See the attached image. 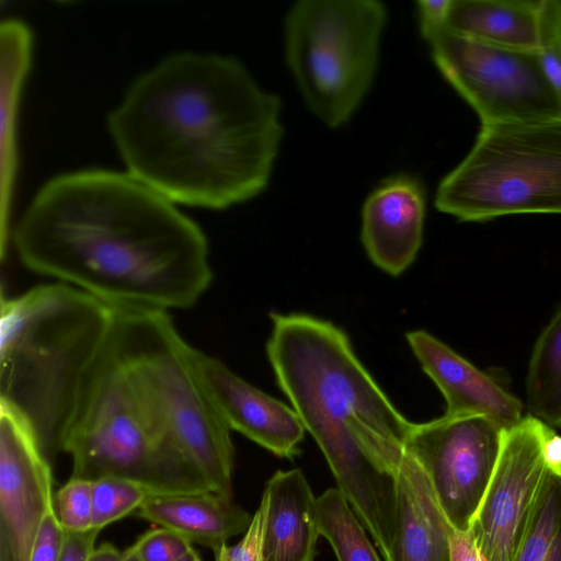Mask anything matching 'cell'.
Instances as JSON below:
<instances>
[{"mask_svg": "<svg viewBox=\"0 0 561 561\" xmlns=\"http://www.w3.org/2000/svg\"><path fill=\"white\" fill-rule=\"evenodd\" d=\"M280 110L237 58L178 51L131 81L106 127L131 178L175 205L221 210L266 188Z\"/></svg>", "mask_w": 561, "mask_h": 561, "instance_id": "6da1fadb", "label": "cell"}, {"mask_svg": "<svg viewBox=\"0 0 561 561\" xmlns=\"http://www.w3.org/2000/svg\"><path fill=\"white\" fill-rule=\"evenodd\" d=\"M10 240L30 272L115 308L188 309L213 280L199 225L126 172L92 168L47 180Z\"/></svg>", "mask_w": 561, "mask_h": 561, "instance_id": "7a4b0ae2", "label": "cell"}, {"mask_svg": "<svg viewBox=\"0 0 561 561\" xmlns=\"http://www.w3.org/2000/svg\"><path fill=\"white\" fill-rule=\"evenodd\" d=\"M266 351L276 381L383 560L397 525V477L412 422L391 403L333 323L272 313Z\"/></svg>", "mask_w": 561, "mask_h": 561, "instance_id": "3957f363", "label": "cell"}, {"mask_svg": "<svg viewBox=\"0 0 561 561\" xmlns=\"http://www.w3.org/2000/svg\"><path fill=\"white\" fill-rule=\"evenodd\" d=\"M115 320V307L60 282L1 295L0 405L23 419L50 462Z\"/></svg>", "mask_w": 561, "mask_h": 561, "instance_id": "277c9868", "label": "cell"}, {"mask_svg": "<svg viewBox=\"0 0 561 561\" xmlns=\"http://www.w3.org/2000/svg\"><path fill=\"white\" fill-rule=\"evenodd\" d=\"M61 451L71 477H121L151 494L210 492L160 423L111 340L91 373ZM213 492V491H211Z\"/></svg>", "mask_w": 561, "mask_h": 561, "instance_id": "5b68a950", "label": "cell"}, {"mask_svg": "<svg viewBox=\"0 0 561 561\" xmlns=\"http://www.w3.org/2000/svg\"><path fill=\"white\" fill-rule=\"evenodd\" d=\"M116 350L169 436L210 490L232 500L234 448L168 311L116 308Z\"/></svg>", "mask_w": 561, "mask_h": 561, "instance_id": "8992f818", "label": "cell"}, {"mask_svg": "<svg viewBox=\"0 0 561 561\" xmlns=\"http://www.w3.org/2000/svg\"><path fill=\"white\" fill-rule=\"evenodd\" d=\"M435 207L472 222L561 215V117L481 125L468 154L439 182Z\"/></svg>", "mask_w": 561, "mask_h": 561, "instance_id": "52a82bcc", "label": "cell"}, {"mask_svg": "<svg viewBox=\"0 0 561 561\" xmlns=\"http://www.w3.org/2000/svg\"><path fill=\"white\" fill-rule=\"evenodd\" d=\"M387 9L377 0H300L287 12L285 58L309 110L336 128L369 91Z\"/></svg>", "mask_w": 561, "mask_h": 561, "instance_id": "ba28073f", "label": "cell"}, {"mask_svg": "<svg viewBox=\"0 0 561 561\" xmlns=\"http://www.w3.org/2000/svg\"><path fill=\"white\" fill-rule=\"evenodd\" d=\"M422 36L438 71L474 110L481 125L561 117V102L536 51L493 46L446 27Z\"/></svg>", "mask_w": 561, "mask_h": 561, "instance_id": "9c48e42d", "label": "cell"}, {"mask_svg": "<svg viewBox=\"0 0 561 561\" xmlns=\"http://www.w3.org/2000/svg\"><path fill=\"white\" fill-rule=\"evenodd\" d=\"M479 415L413 423L407 450L424 471L450 526L470 529L493 476L503 431Z\"/></svg>", "mask_w": 561, "mask_h": 561, "instance_id": "30bf717a", "label": "cell"}, {"mask_svg": "<svg viewBox=\"0 0 561 561\" xmlns=\"http://www.w3.org/2000/svg\"><path fill=\"white\" fill-rule=\"evenodd\" d=\"M556 431L530 414L503 431L499 459L470 527L483 561H514L546 474L543 444Z\"/></svg>", "mask_w": 561, "mask_h": 561, "instance_id": "8fae6325", "label": "cell"}, {"mask_svg": "<svg viewBox=\"0 0 561 561\" xmlns=\"http://www.w3.org/2000/svg\"><path fill=\"white\" fill-rule=\"evenodd\" d=\"M54 507L51 462L23 419L0 405V545L11 561H28L41 523Z\"/></svg>", "mask_w": 561, "mask_h": 561, "instance_id": "7c38bea8", "label": "cell"}, {"mask_svg": "<svg viewBox=\"0 0 561 561\" xmlns=\"http://www.w3.org/2000/svg\"><path fill=\"white\" fill-rule=\"evenodd\" d=\"M199 376L220 415L237 431L274 455L300 453L305 427L295 410L253 387L221 360L195 348Z\"/></svg>", "mask_w": 561, "mask_h": 561, "instance_id": "4fadbf2b", "label": "cell"}, {"mask_svg": "<svg viewBox=\"0 0 561 561\" xmlns=\"http://www.w3.org/2000/svg\"><path fill=\"white\" fill-rule=\"evenodd\" d=\"M426 197L407 173L383 180L365 199L360 239L373 263L398 276L415 260L423 240Z\"/></svg>", "mask_w": 561, "mask_h": 561, "instance_id": "5bb4252c", "label": "cell"}, {"mask_svg": "<svg viewBox=\"0 0 561 561\" xmlns=\"http://www.w3.org/2000/svg\"><path fill=\"white\" fill-rule=\"evenodd\" d=\"M408 343L446 402V416L479 415L503 428L523 417L524 405L484 371L425 331L407 334Z\"/></svg>", "mask_w": 561, "mask_h": 561, "instance_id": "9a60e30c", "label": "cell"}, {"mask_svg": "<svg viewBox=\"0 0 561 561\" xmlns=\"http://www.w3.org/2000/svg\"><path fill=\"white\" fill-rule=\"evenodd\" d=\"M33 33L19 19L0 24V252L10 240L12 197L18 174V113L21 92L32 64Z\"/></svg>", "mask_w": 561, "mask_h": 561, "instance_id": "2e32d148", "label": "cell"}, {"mask_svg": "<svg viewBox=\"0 0 561 561\" xmlns=\"http://www.w3.org/2000/svg\"><path fill=\"white\" fill-rule=\"evenodd\" d=\"M263 561H313L320 536L317 497L300 469L277 470L266 482Z\"/></svg>", "mask_w": 561, "mask_h": 561, "instance_id": "e0dca14e", "label": "cell"}, {"mask_svg": "<svg viewBox=\"0 0 561 561\" xmlns=\"http://www.w3.org/2000/svg\"><path fill=\"white\" fill-rule=\"evenodd\" d=\"M450 524L422 468L409 454L397 477V525L387 561H450Z\"/></svg>", "mask_w": 561, "mask_h": 561, "instance_id": "ac0fdd59", "label": "cell"}, {"mask_svg": "<svg viewBox=\"0 0 561 561\" xmlns=\"http://www.w3.org/2000/svg\"><path fill=\"white\" fill-rule=\"evenodd\" d=\"M211 550L243 534L252 516L215 492L150 494L135 513Z\"/></svg>", "mask_w": 561, "mask_h": 561, "instance_id": "d6986e66", "label": "cell"}, {"mask_svg": "<svg viewBox=\"0 0 561 561\" xmlns=\"http://www.w3.org/2000/svg\"><path fill=\"white\" fill-rule=\"evenodd\" d=\"M541 0H451L446 28L493 46L537 51Z\"/></svg>", "mask_w": 561, "mask_h": 561, "instance_id": "ffe728a7", "label": "cell"}, {"mask_svg": "<svg viewBox=\"0 0 561 561\" xmlns=\"http://www.w3.org/2000/svg\"><path fill=\"white\" fill-rule=\"evenodd\" d=\"M525 389L528 414L561 427V305L534 345Z\"/></svg>", "mask_w": 561, "mask_h": 561, "instance_id": "44dd1931", "label": "cell"}, {"mask_svg": "<svg viewBox=\"0 0 561 561\" xmlns=\"http://www.w3.org/2000/svg\"><path fill=\"white\" fill-rule=\"evenodd\" d=\"M317 518L320 536L330 542L337 561H381L365 527L337 488L317 497Z\"/></svg>", "mask_w": 561, "mask_h": 561, "instance_id": "7402d4cb", "label": "cell"}, {"mask_svg": "<svg viewBox=\"0 0 561 561\" xmlns=\"http://www.w3.org/2000/svg\"><path fill=\"white\" fill-rule=\"evenodd\" d=\"M514 561H561V471L547 467Z\"/></svg>", "mask_w": 561, "mask_h": 561, "instance_id": "603a6c76", "label": "cell"}, {"mask_svg": "<svg viewBox=\"0 0 561 561\" xmlns=\"http://www.w3.org/2000/svg\"><path fill=\"white\" fill-rule=\"evenodd\" d=\"M150 494L142 485L121 477L92 480V527L101 530L136 513Z\"/></svg>", "mask_w": 561, "mask_h": 561, "instance_id": "cb8c5ba5", "label": "cell"}, {"mask_svg": "<svg viewBox=\"0 0 561 561\" xmlns=\"http://www.w3.org/2000/svg\"><path fill=\"white\" fill-rule=\"evenodd\" d=\"M541 70L561 102V1L541 0L540 43L536 51Z\"/></svg>", "mask_w": 561, "mask_h": 561, "instance_id": "d4e9b609", "label": "cell"}, {"mask_svg": "<svg viewBox=\"0 0 561 561\" xmlns=\"http://www.w3.org/2000/svg\"><path fill=\"white\" fill-rule=\"evenodd\" d=\"M55 510L64 530L85 531L92 527V481L70 479L55 495Z\"/></svg>", "mask_w": 561, "mask_h": 561, "instance_id": "484cf974", "label": "cell"}, {"mask_svg": "<svg viewBox=\"0 0 561 561\" xmlns=\"http://www.w3.org/2000/svg\"><path fill=\"white\" fill-rule=\"evenodd\" d=\"M141 561H174L193 543L183 535L164 527L146 531L134 543Z\"/></svg>", "mask_w": 561, "mask_h": 561, "instance_id": "4316f807", "label": "cell"}, {"mask_svg": "<svg viewBox=\"0 0 561 561\" xmlns=\"http://www.w3.org/2000/svg\"><path fill=\"white\" fill-rule=\"evenodd\" d=\"M266 501L262 495L243 537L233 546L224 543L213 549L215 561H263V538Z\"/></svg>", "mask_w": 561, "mask_h": 561, "instance_id": "83f0119b", "label": "cell"}, {"mask_svg": "<svg viewBox=\"0 0 561 561\" xmlns=\"http://www.w3.org/2000/svg\"><path fill=\"white\" fill-rule=\"evenodd\" d=\"M62 539L64 529L54 507L41 523L28 561H58Z\"/></svg>", "mask_w": 561, "mask_h": 561, "instance_id": "f1b7e54d", "label": "cell"}, {"mask_svg": "<svg viewBox=\"0 0 561 561\" xmlns=\"http://www.w3.org/2000/svg\"><path fill=\"white\" fill-rule=\"evenodd\" d=\"M101 530L91 528L85 531L64 530V539L58 561H88L95 548Z\"/></svg>", "mask_w": 561, "mask_h": 561, "instance_id": "f546056e", "label": "cell"}, {"mask_svg": "<svg viewBox=\"0 0 561 561\" xmlns=\"http://www.w3.org/2000/svg\"><path fill=\"white\" fill-rule=\"evenodd\" d=\"M451 0H422L416 2L421 33L446 27Z\"/></svg>", "mask_w": 561, "mask_h": 561, "instance_id": "4dcf8cb0", "label": "cell"}, {"mask_svg": "<svg viewBox=\"0 0 561 561\" xmlns=\"http://www.w3.org/2000/svg\"><path fill=\"white\" fill-rule=\"evenodd\" d=\"M450 561H483L470 529L459 531L449 529Z\"/></svg>", "mask_w": 561, "mask_h": 561, "instance_id": "1f68e13d", "label": "cell"}, {"mask_svg": "<svg viewBox=\"0 0 561 561\" xmlns=\"http://www.w3.org/2000/svg\"><path fill=\"white\" fill-rule=\"evenodd\" d=\"M543 458L548 468L561 471V435L554 432L546 439Z\"/></svg>", "mask_w": 561, "mask_h": 561, "instance_id": "d6a6232c", "label": "cell"}, {"mask_svg": "<svg viewBox=\"0 0 561 561\" xmlns=\"http://www.w3.org/2000/svg\"><path fill=\"white\" fill-rule=\"evenodd\" d=\"M123 551H119L110 542H104L94 548L88 561H121Z\"/></svg>", "mask_w": 561, "mask_h": 561, "instance_id": "836d02e7", "label": "cell"}, {"mask_svg": "<svg viewBox=\"0 0 561 561\" xmlns=\"http://www.w3.org/2000/svg\"><path fill=\"white\" fill-rule=\"evenodd\" d=\"M121 561H141L134 545L123 551Z\"/></svg>", "mask_w": 561, "mask_h": 561, "instance_id": "e575fe53", "label": "cell"}, {"mask_svg": "<svg viewBox=\"0 0 561 561\" xmlns=\"http://www.w3.org/2000/svg\"><path fill=\"white\" fill-rule=\"evenodd\" d=\"M174 561H202L197 551L192 547L186 553Z\"/></svg>", "mask_w": 561, "mask_h": 561, "instance_id": "d590c367", "label": "cell"}, {"mask_svg": "<svg viewBox=\"0 0 561 561\" xmlns=\"http://www.w3.org/2000/svg\"><path fill=\"white\" fill-rule=\"evenodd\" d=\"M0 561H11L7 548L2 545H0Z\"/></svg>", "mask_w": 561, "mask_h": 561, "instance_id": "8d00e7d4", "label": "cell"}]
</instances>
